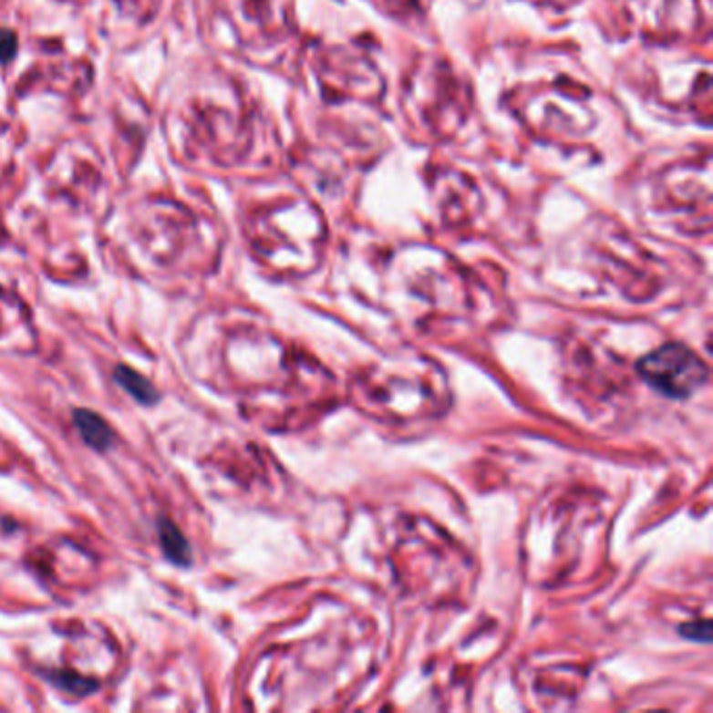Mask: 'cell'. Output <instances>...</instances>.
Segmentation results:
<instances>
[{"label": "cell", "mask_w": 713, "mask_h": 713, "mask_svg": "<svg viewBox=\"0 0 713 713\" xmlns=\"http://www.w3.org/2000/svg\"><path fill=\"white\" fill-rule=\"evenodd\" d=\"M684 636L693 638V640H703V643H709L711 632H709V622H695L682 627Z\"/></svg>", "instance_id": "8992f818"}, {"label": "cell", "mask_w": 713, "mask_h": 713, "mask_svg": "<svg viewBox=\"0 0 713 713\" xmlns=\"http://www.w3.org/2000/svg\"><path fill=\"white\" fill-rule=\"evenodd\" d=\"M638 370L653 389L667 398H688L708 381V367L693 349L667 344L640 358Z\"/></svg>", "instance_id": "6da1fadb"}, {"label": "cell", "mask_w": 713, "mask_h": 713, "mask_svg": "<svg viewBox=\"0 0 713 713\" xmlns=\"http://www.w3.org/2000/svg\"><path fill=\"white\" fill-rule=\"evenodd\" d=\"M53 678H55L57 684H59L61 688L69 690V693L84 695V693H90V690L95 688V684H88L87 680L78 678V676H74V674H55Z\"/></svg>", "instance_id": "5b68a950"}, {"label": "cell", "mask_w": 713, "mask_h": 713, "mask_svg": "<svg viewBox=\"0 0 713 713\" xmlns=\"http://www.w3.org/2000/svg\"><path fill=\"white\" fill-rule=\"evenodd\" d=\"M116 381L118 385H122V389L128 391V394H130L137 402L140 404L157 402V389L145 379V377L139 375L137 370L128 367L116 368Z\"/></svg>", "instance_id": "277c9868"}, {"label": "cell", "mask_w": 713, "mask_h": 713, "mask_svg": "<svg viewBox=\"0 0 713 713\" xmlns=\"http://www.w3.org/2000/svg\"><path fill=\"white\" fill-rule=\"evenodd\" d=\"M74 423L78 427V433L82 435V439L87 441L95 450H105L111 446L113 431L111 427L105 423L103 417H98L92 410H76Z\"/></svg>", "instance_id": "7a4b0ae2"}, {"label": "cell", "mask_w": 713, "mask_h": 713, "mask_svg": "<svg viewBox=\"0 0 713 713\" xmlns=\"http://www.w3.org/2000/svg\"><path fill=\"white\" fill-rule=\"evenodd\" d=\"M160 542L168 559H172L176 565H189V542L172 522H166V519L160 522Z\"/></svg>", "instance_id": "3957f363"}]
</instances>
